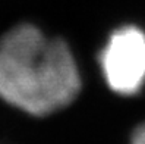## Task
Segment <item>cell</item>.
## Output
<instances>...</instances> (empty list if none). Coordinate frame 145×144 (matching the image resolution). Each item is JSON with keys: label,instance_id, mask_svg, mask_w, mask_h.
<instances>
[{"label": "cell", "instance_id": "obj_3", "mask_svg": "<svg viewBox=\"0 0 145 144\" xmlns=\"http://www.w3.org/2000/svg\"><path fill=\"white\" fill-rule=\"evenodd\" d=\"M132 144H145V125H141L132 135Z\"/></svg>", "mask_w": 145, "mask_h": 144}, {"label": "cell", "instance_id": "obj_2", "mask_svg": "<svg viewBox=\"0 0 145 144\" xmlns=\"http://www.w3.org/2000/svg\"><path fill=\"white\" fill-rule=\"evenodd\" d=\"M98 62L110 90L120 96L138 94L145 85V31L135 25L116 28Z\"/></svg>", "mask_w": 145, "mask_h": 144}, {"label": "cell", "instance_id": "obj_1", "mask_svg": "<svg viewBox=\"0 0 145 144\" xmlns=\"http://www.w3.org/2000/svg\"><path fill=\"white\" fill-rule=\"evenodd\" d=\"M81 91L76 59L63 40L22 24L0 37V97L44 116L71 105Z\"/></svg>", "mask_w": 145, "mask_h": 144}]
</instances>
